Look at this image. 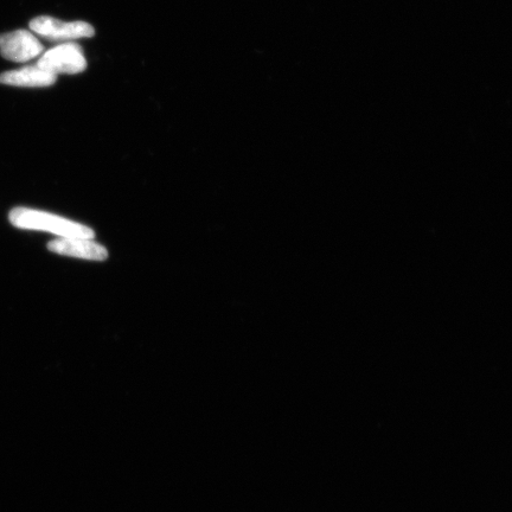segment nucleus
Wrapping results in <instances>:
<instances>
[{
  "label": "nucleus",
  "mask_w": 512,
  "mask_h": 512,
  "mask_svg": "<svg viewBox=\"0 0 512 512\" xmlns=\"http://www.w3.org/2000/svg\"><path fill=\"white\" fill-rule=\"evenodd\" d=\"M10 222L15 227L28 230H41L60 236V238L93 239V229L64 219V217L44 213L29 208H15L10 213Z\"/></svg>",
  "instance_id": "nucleus-1"
},
{
  "label": "nucleus",
  "mask_w": 512,
  "mask_h": 512,
  "mask_svg": "<svg viewBox=\"0 0 512 512\" xmlns=\"http://www.w3.org/2000/svg\"><path fill=\"white\" fill-rule=\"evenodd\" d=\"M37 66L56 76L75 75L85 72L87 60L79 44L63 43L42 54Z\"/></svg>",
  "instance_id": "nucleus-2"
},
{
  "label": "nucleus",
  "mask_w": 512,
  "mask_h": 512,
  "mask_svg": "<svg viewBox=\"0 0 512 512\" xmlns=\"http://www.w3.org/2000/svg\"><path fill=\"white\" fill-rule=\"evenodd\" d=\"M30 29L34 34L49 41H73L79 38H89L95 35L91 24L86 22H62L48 16L32 19Z\"/></svg>",
  "instance_id": "nucleus-3"
},
{
  "label": "nucleus",
  "mask_w": 512,
  "mask_h": 512,
  "mask_svg": "<svg viewBox=\"0 0 512 512\" xmlns=\"http://www.w3.org/2000/svg\"><path fill=\"white\" fill-rule=\"evenodd\" d=\"M0 54L12 62H28L43 54V44L29 30L0 35Z\"/></svg>",
  "instance_id": "nucleus-4"
},
{
  "label": "nucleus",
  "mask_w": 512,
  "mask_h": 512,
  "mask_svg": "<svg viewBox=\"0 0 512 512\" xmlns=\"http://www.w3.org/2000/svg\"><path fill=\"white\" fill-rule=\"evenodd\" d=\"M48 249L56 254L91 261H105L108 258L107 249L91 239L59 238L49 242Z\"/></svg>",
  "instance_id": "nucleus-5"
},
{
  "label": "nucleus",
  "mask_w": 512,
  "mask_h": 512,
  "mask_svg": "<svg viewBox=\"0 0 512 512\" xmlns=\"http://www.w3.org/2000/svg\"><path fill=\"white\" fill-rule=\"evenodd\" d=\"M57 76L41 67L28 66L0 74V83L6 86L43 88L53 86Z\"/></svg>",
  "instance_id": "nucleus-6"
}]
</instances>
